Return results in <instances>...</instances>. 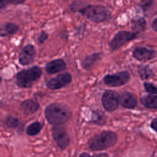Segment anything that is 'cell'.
Here are the masks:
<instances>
[{"label":"cell","instance_id":"cell-23","mask_svg":"<svg viewBox=\"0 0 157 157\" xmlns=\"http://www.w3.org/2000/svg\"><path fill=\"white\" fill-rule=\"evenodd\" d=\"M139 75L140 76V77L142 79L147 78L148 77H149L150 76V75L151 74V70L150 69V68L147 67V66L141 67L139 70Z\"/></svg>","mask_w":157,"mask_h":157},{"label":"cell","instance_id":"cell-19","mask_svg":"<svg viewBox=\"0 0 157 157\" xmlns=\"http://www.w3.org/2000/svg\"><path fill=\"white\" fill-rule=\"evenodd\" d=\"M42 128V124L39 121H35L30 124L26 128V134L29 136L37 134Z\"/></svg>","mask_w":157,"mask_h":157},{"label":"cell","instance_id":"cell-16","mask_svg":"<svg viewBox=\"0 0 157 157\" xmlns=\"http://www.w3.org/2000/svg\"><path fill=\"white\" fill-rule=\"evenodd\" d=\"M140 102L148 109H157V95L156 94L145 95L140 99Z\"/></svg>","mask_w":157,"mask_h":157},{"label":"cell","instance_id":"cell-25","mask_svg":"<svg viewBox=\"0 0 157 157\" xmlns=\"http://www.w3.org/2000/svg\"><path fill=\"white\" fill-rule=\"evenodd\" d=\"M48 37V34L45 31H42L38 36V41L40 44H42Z\"/></svg>","mask_w":157,"mask_h":157},{"label":"cell","instance_id":"cell-14","mask_svg":"<svg viewBox=\"0 0 157 157\" xmlns=\"http://www.w3.org/2000/svg\"><path fill=\"white\" fill-rule=\"evenodd\" d=\"M39 103L31 99L23 101L20 105V110L25 115H31L35 113L39 109Z\"/></svg>","mask_w":157,"mask_h":157},{"label":"cell","instance_id":"cell-24","mask_svg":"<svg viewBox=\"0 0 157 157\" xmlns=\"http://www.w3.org/2000/svg\"><path fill=\"white\" fill-rule=\"evenodd\" d=\"M24 2V1L23 0H10V1H7V0H1L0 2V7L1 9H2L7 6L9 4H22Z\"/></svg>","mask_w":157,"mask_h":157},{"label":"cell","instance_id":"cell-21","mask_svg":"<svg viewBox=\"0 0 157 157\" xmlns=\"http://www.w3.org/2000/svg\"><path fill=\"white\" fill-rule=\"evenodd\" d=\"M19 123H20L19 120L15 117L9 115L6 118L5 124L8 128H16L17 126H18Z\"/></svg>","mask_w":157,"mask_h":157},{"label":"cell","instance_id":"cell-28","mask_svg":"<svg viewBox=\"0 0 157 157\" xmlns=\"http://www.w3.org/2000/svg\"><path fill=\"white\" fill-rule=\"evenodd\" d=\"M151 27L154 31L157 32V18L153 21L151 23Z\"/></svg>","mask_w":157,"mask_h":157},{"label":"cell","instance_id":"cell-18","mask_svg":"<svg viewBox=\"0 0 157 157\" xmlns=\"http://www.w3.org/2000/svg\"><path fill=\"white\" fill-rule=\"evenodd\" d=\"M101 58V54L99 53H93L86 56L83 61V66L86 69H90L93 65Z\"/></svg>","mask_w":157,"mask_h":157},{"label":"cell","instance_id":"cell-15","mask_svg":"<svg viewBox=\"0 0 157 157\" xmlns=\"http://www.w3.org/2000/svg\"><path fill=\"white\" fill-rule=\"evenodd\" d=\"M146 26L147 21L144 17H136L131 21V28L133 33L136 34L144 31L145 29Z\"/></svg>","mask_w":157,"mask_h":157},{"label":"cell","instance_id":"cell-6","mask_svg":"<svg viewBox=\"0 0 157 157\" xmlns=\"http://www.w3.org/2000/svg\"><path fill=\"white\" fill-rule=\"evenodd\" d=\"M130 79V74L124 71L114 74H108L104 77V83L110 86H119L126 83Z\"/></svg>","mask_w":157,"mask_h":157},{"label":"cell","instance_id":"cell-10","mask_svg":"<svg viewBox=\"0 0 157 157\" xmlns=\"http://www.w3.org/2000/svg\"><path fill=\"white\" fill-rule=\"evenodd\" d=\"M35 56V47L31 44H27L20 52L18 56L19 63L23 66L28 65L34 61Z\"/></svg>","mask_w":157,"mask_h":157},{"label":"cell","instance_id":"cell-22","mask_svg":"<svg viewBox=\"0 0 157 157\" xmlns=\"http://www.w3.org/2000/svg\"><path fill=\"white\" fill-rule=\"evenodd\" d=\"M144 86L146 91L150 93V94H157V87L151 83L145 82L144 83Z\"/></svg>","mask_w":157,"mask_h":157},{"label":"cell","instance_id":"cell-1","mask_svg":"<svg viewBox=\"0 0 157 157\" xmlns=\"http://www.w3.org/2000/svg\"><path fill=\"white\" fill-rule=\"evenodd\" d=\"M44 114L48 123L55 126H58L67 122L71 117L70 108L66 104L53 102L45 109Z\"/></svg>","mask_w":157,"mask_h":157},{"label":"cell","instance_id":"cell-30","mask_svg":"<svg viewBox=\"0 0 157 157\" xmlns=\"http://www.w3.org/2000/svg\"><path fill=\"white\" fill-rule=\"evenodd\" d=\"M94 157H109V155L106 153H101V154L95 155Z\"/></svg>","mask_w":157,"mask_h":157},{"label":"cell","instance_id":"cell-29","mask_svg":"<svg viewBox=\"0 0 157 157\" xmlns=\"http://www.w3.org/2000/svg\"><path fill=\"white\" fill-rule=\"evenodd\" d=\"M79 157H94V156H91V155H90L89 153H88L84 152V153H81V154L80 155Z\"/></svg>","mask_w":157,"mask_h":157},{"label":"cell","instance_id":"cell-4","mask_svg":"<svg viewBox=\"0 0 157 157\" xmlns=\"http://www.w3.org/2000/svg\"><path fill=\"white\" fill-rule=\"evenodd\" d=\"M42 70L38 66L23 69L17 74L16 83L21 88H29L42 75Z\"/></svg>","mask_w":157,"mask_h":157},{"label":"cell","instance_id":"cell-20","mask_svg":"<svg viewBox=\"0 0 157 157\" xmlns=\"http://www.w3.org/2000/svg\"><path fill=\"white\" fill-rule=\"evenodd\" d=\"M91 118L93 123L97 124H103L105 121V115L99 110L93 112Z\"/></svg>","mask_w":157,"mask_h":157},{"label":"cell","instance_id":"cell-13","mask_svg":"<svg viewBox=\"0 0 157 157\" xmlns=\"http://www.w3.org/2000/svg\"><path fill=\"white\" fill-rule=\"evenodd\" d=\"M66 67L65 61L62 59H56L46 64L45 69L49 74H53L63 71Z\"/></svg>","mask_w":157,"mask_h":157},{"label":"cell","instance_id":"cell-12","mask_svg":"<svg viewBox=\"0 0 157 157\" xmlns=\"http://www.w3.org/2000/svg\"><path fill=\"white\" fill-rule=\"evenodd\" d=\"M119 104L126 109H134L137 105V99L134 94L128 91H123L118 95Z\"/></svg>","mask_w":157,"mask_h":157},{"label":"cell","instance_id":"cell-3","mask_svg":"<svg viewBox=\"0 0 157 157\" xmlns=\"http://www.w3.org/2000/svg\"><path fill=\"white\" fill-rule=\"evenodd\" d=\"M78 11L88 20L95 23L109 20L111 17L109 10L101 5H88L80 8Z\"/></svg>","mask_w":157,"mask_h":157},{"label":"cell","instance_id":"cell-27","mask_svg":"<svg viewBox=\"0 0 157 157\" xmlns=\"http://www.w3.org/2000/svg\"><path fill=\"white\" fill-rule=\"evenodd\" d=\"M150 127L154 131H157V118L153 119L151 121V122L150 123Z\"/></svg>","mask_w":157,"mask_h":157},{"label":"cell","instance_id":"cell-8","mask_svg":"<svg viewBox=\"0 0 157 157\" xmlns=\"http://www.w3.org/2000/svg\"><path fill=\"white\" fill-rule=\"evenodd\" d=\"M53 137L58 146L61 149H65L69 144V137L63 127L54 126L52 129Z\"/></svg>","mask_w":157,"mask_h":157},{"label":"cell","instance_id":"cell-5","mask_svg":"<svg viewBox=\"0 0 157 157\" xmlns=\"http://www.w3.org/2000/svg\"><path fill=\"white\" fill-rule=\"evenodd\" d=\"M137 37V34L128 31H120L115 34L114 37L109 42V47L112 50L119 48L126 42L134 40Z\"/></svg>","mask_w":157,"mask_h":157},{"label":"cell","instance_id":"cell-11","mask_svg":"<svg viewBox=\"0 0 157 157\" xmlns=\"http://www.w3.org/2000/svg\"><path fill=\"white\" fill-rule=\"evenodd\" d=\"M155 50L145 47H137L132 51V56L140 61L150 60L155 56Z\"/></svg>","mask_w":157,"mask_h":157},{"label":"cell","instance_id":"cell-7","mask_svg":"<svg viewBox=\"0 0 157 157\" xmlns=\"http://www.w3.org/2000/svg\"><path fill=\"white\" fill-rule=\"evenodd\" d=\"M102 103L104 108L107 111L113 112L118 106V95L114 91L107 90L102 96Z\"/></svg>","mask_w":157,"mask_h":157},{"label":"cell","instance_id":"cell-2","mask_svg":"<svg viewBox=\"0 0 157 157\" xmlns=\"http://www.w3.org/2000/svg\"><path fill=\"white\" fill-rule=\"evenodd\" d=\"M117 134L111 131H104L92 137L88 142V147L92 150L101 151L113 146L117 142Z\"/></svg>","mask_w":157,"mask_h":157},{"label":"cell","instance_id":"cell-26","mask_svg":"<svg viewBox=\"0 0 157 157\" xmlns=\"http://www.w3.org/2000/svg\"><path fill=\"white\" fill-rule=\"evenodd\" d=\"M152 1H142L140 4V6L142 7L143 9H146L147 7H150V6L151 4Z\"/></svg>","mask_w":157,"mask_h":157},{"label":"cell","instance_id":"cell-9","mask_svg":"<svg viewBox=\"0 0 157 157\" xmlns=\"http://www.w3.org/2000/svg\"><path fill=\"white\" fill-rule=\"evenodd\" d=\"M71 75L66 72L58 75L56 77L52 78L47 83V86L51 90H58L69 84L71 82Z\"/></svg>","mask_w":157,"mask_h":157},{"label":"cell","instance_id":"cell-17","mask_svg":"<svg viewBox=\"0 0 157 157\" xmlns=\"http://www.w3.org/2000/svg\"><path fill=\"white\" fill-rule=\"evenodd\" d=\"M19 30L18 26L13 23H7L2 25L1 29V36L12 35L17 33Z\"/></svg>","mask_w":157,"mask_h":157}]
</instances>
